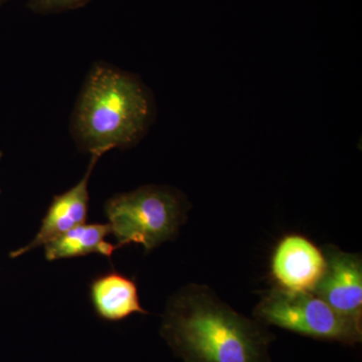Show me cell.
I'll list each match as a JSON object with an SVG mask.
<instances>
[{"label":"cell","mask_w":362,"mask_h":362,"mask_svg":"<svg viewBox=\"0 0 362 362\" xmlns=\"http://www.w3.org/2000/svg\"><path fill=\"white\" fill-rule=\"evenodd\" d=\"M111 233L107 223H83L63 235L54 238L45 245V256L47 261L78 258L90 254H100L110 259L118 249L115 245L106 242Z\"/></svg>","instance_id":"9"},{"label":"cell","mask_w":362,"mask_h":362,"mask_svg":"<svg viewBox=\"0 0 362 362\" xmlns=\"http://www.w3.org/2000/svg\"><path fill=\"white\" fill-rule=\"evenodd\" d=\"M89 166L75 187L64 194L56 195L47 209L37 235L26 246L11 252L13 259L18 258L26 252L44 247L49 240L63 235L76 226L86 223L89 209V180L97 162L102 156L93 154Z\"/></svg>","instance_id":"7"},{"label":"cell","mask_w":362,"mask_h":362,"mask_svg":"<svg viewBox=\"0 0 362 362\" xmlns=\"http://www.w3.org/2000/svg\"><path fill=\"white\" fill-rule=\"evenodd\" d=\"M326 268L314 294L335 311L362 325V259L335 246L322 250Z\"/></svg>","instance_id":"5"},{"label":"cell","mask_w":362,"mask_h":362,"mask_svg":"<svg viewBox=\"0 0 362 362\" xmlns=\"http://www.w3.org/2000/svg\"><path fill=\"white\" fill-rule=\"evenodd\" d=\"M90 297L98 317L109 322L124 320L135 313L148 314L140 303L134 281L117 271L97 276L90 282Z\"/></svg>","instance_id":"8"},{"label":"cell","mask_w":362,"mask_h":362,"mask_svg":"<svg viewBox=\"0 0 362 362\" xmlns=\"http://www.w3.org/2000/svg\"><path fill=\"white\" fill-rule=\"evenodd\" d=\"M160 334L183 362H271L276 339L268 326L197 284L185 286L169 300Z\"/></svg>","instance_id":"1"},{"label":"cell","mask_w":362,"mask_h":362,"mask_svg":"<svg viewBox=\"0 0 362 362\" xmlns=\"http://www.w3.org/2000/svg\"><path fill=\"white\" fill-rule=\"evenodd\" d=\"M153 108L141 80L109 64L96 63L74 109L71 135L78 148L90 156L129 148L146 134Z\"/></svg>","instance_id":"2"},{"label":"cell","mask_w":362,"mask_h":362,"mask_svg":"<svg viewBox=\"0 0 362 362\" xmlns=\"http://www.w3.org/2000/svg\"><path fill=\"white\" fill-rule=\"evenodd\" d=\"M325 268L322 250L297 233L283 238L271 259L272 277L278 287L290 291H313Z\"/></svg>","instance_id":"6"},{"label":"cell","mask_w":362,"mask_h":362,"mask_svg":"<svg viewBox=\"0 0 362 362\" xmlns=\"http://www.w3.org/2000/svg\"><path fill=\"white\" fill-rule=\"evenodd\" d=\"M93 0H28V7L37 13H58L85 6Z\"/></svg>","instance_id":"10"},{"label":"cell","mask_w":362,"mask_h":362,"mask_svg":"<svg viewBox=\"0 0 362 362\" xmlns=\"http://www.w3.org/2000/svg\"><path fill=\"white\" fill-rule=\"evenodd\" d=\"M6 1L7 0H0V7L4 6V4H6Z\"/></svg>","instance_id":"11"},{"label":"cell","mask_w":362,"mask_h":362,"mask_svg":"<svg viewBox=\"0 0 362 362\" xmlns=\"http://www.w3.org/2000/svg\"><path fill=\"white\" fill-rule=\"evenodd\" d=\"M2 156H4V153H2V151H0V160H1Z\"/></svg>","instance_id":"12"},{"label":"cell","mask_w":362,"mask_h":362,"mask_svg":"<svg viewBox=\"0 0 362 362\" xmlns=\"http://www.w3.org/2000/svg\"><path fill=\"white\" fill-rule=\"evenodd\" d=\"M187 197L173 187L146 185L113 195L105 204L111 233L121 247L141 245L150 252L173 240L187 218Z\"/></svg>","instance_id":"3"},{"label":"cell","mask_w":362,"mask_h":362,"mask_svg":"<svg viewBox=\"0 0 362 362\" xmlns=\"http://www.w3.org/2000/svg\"><path fill=\"white\" fill-rule=\"evenodd\" d=\"M254 318L268 327L276 326L319 341L350 346L362 341V325L338 313L313 292L274 288L262 297Z\"/></svg>","instance_id":"4"}]
</instances>
